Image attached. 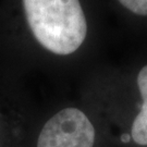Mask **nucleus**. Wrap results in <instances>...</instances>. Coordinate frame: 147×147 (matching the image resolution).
I'll return each mask as SVG.
<instances>
[{
  "mask_svg": "<svg viewBox=\"0 0 147 147\" xmlns=\"http://www.w3.org/2000/svg\"><path fill=\"white\" fill-rule=\"evenodd\" d=\"M121 5L138 16H147V0H119Z\"/></svg>",
  "mask_w": 147,
  "mask_h": 147,
  "instance_id": "obj_4",
  "label": "nucleus"
},
{
  "mask_svg": "<svg viewBox=\"0 0 147 147\" xmlns=\"http://www.w3.org/2000/svg\"><path fill=\"white\" fill-rule=\"evenodd\" d=\"M137 86L142 97V106L131 126V137L138 146H147V64L137 75Z\"/></svg>",
  "mask_w": 147,
  "mask_h": 147,
  "instance_id": "obj_3",
  "label": "nucleus"
},
{
  "mask_svg": "<svg viewBox=\"0 0 147 147\" xmlns=\"http://www.w3.org/2000/svg\"><path fill=\"white\" fill-rule=\"evenodd\" d=\"M95 126L82 110L64 108L42 126L37 147H95Z\"/></svg>",
  "mask_w": 147,
  "mask_h": 147,
  "instance_id": "obj_2",
  "label": "nucleus"
},
{
  "mask_svg": "<svg viewBox=\"0 0 147 147\" xmlns=\"http://www.w3.org/2000/svg\"><path fill=\"white\" fill-rule=\"evenodd\" d=\"M32 34L48 51L68 56L76 51L87 34L79 0H23Z\"/></svg>",
  "mask_w": 147,
  "mask_h": 147,
  "instance_id": "obj_1",
  "label": "nucleus"
}]
</instances>
